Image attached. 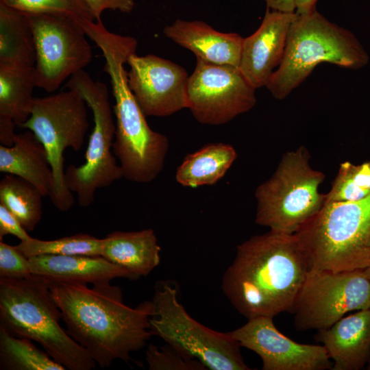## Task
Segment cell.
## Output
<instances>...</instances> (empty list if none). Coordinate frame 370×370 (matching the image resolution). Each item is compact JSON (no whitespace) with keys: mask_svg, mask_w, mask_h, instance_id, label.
Listing matches in <instances>:
<instances>
[{"mask_svg":"<svg viewBox=\"0 0 370 370\" xmlns=\"http://www.w3.org/2000/svg\"><path fill=\"white\" fill-rule=\"evenodd\" d=\"M66 332L101 368L117 359L128 363L152 336L151 301L135 308L123 302V292L110 282L94 284L48 280Z\"/></svg>","mask_w":370,"mask_h":370,"instance_id":"6da1fadb","label":"cell"},{"mask_svg":"<svg viewBox=\"0 0 370 370\" xmlns=\"http://www.w3.org/2000/svg\"><path fill=\"white\" fill-rule=\"evenodd\" d=\"M310 270L295 234L269 230L238 245L222 292L247 319L291 312Z\"/></svg>","mask_w":370,"mask_h":370,"instance_id":"7a4b0ae2","label":"cell"},{"mask_svg":"<svg viewBox=\"0 0 370 370\" xmlns=\"http://www.w3.org/2000/svg\"><path fill=\"white\" fill-rule=\"evenodd\" d=\"M90 38L101 51L103 71L110 79L116 119L112 152L123 177L132 182H151L164 168L169 142L165 135L149 127L128 84L124 64L136 53L137 40L111 32L104 26L95 29Z\"/></svg>","mask_w":370,"mask_h":370,"instance_id":"3957f363","label":"cell"},{"mask_svg":"<svg viewBox=\"0 0 370 370\" xmlns=\"http://www.w3.org/2000/svg\"><path fill=\"white\" fill-rule=\"evenodd\" d=\"M62 319L47 280L32 274L0 278V325L12 335L39 343L70 370H91L95 361L60 325Z\"/></svg>","mask_w":370,"mask_h":370,"instance_id":"277c9868","label":"cell"},{"mask_svg":"<svg viewBox=\"0 0 370 370\" xmlns=\"http://www.w3.org/2000/svg\"><path fill=\"white\" fill-rule=\"evenodd\" d=\"M296 14L282 62L266 86L279 100L287 97L319 64L357 70L369 60L368 53L351 31L332 23L317 9Z\"/></svg>","mask_w":370,"mask_h":370,"instance_id":"5b68a950","label":"cell"},{"mask_svg":"<svg viewBox=\"0 0 370 370\" xmlns=\"http://www.w3.org/2000/svg\"><path fill=\"white\" fill-rule=\"evenodd\" d=\"M295 234L310 269L367 268L370 266V194L354 201L325 203Z\"/></svg>","mask_w":370,"mask_h":370,"instance_id":"8992f818","label":"cell"},{"mask_svg":"<svg viewBox=\"0 0 370 370\" xmlns=\"http://www.w3.org/2000/svg\"><path fill=\"white\" fill-rule=\"evenodd\" d=\"M310 159L304 146L283 154L273 175L255 191L257 224L295 234L321 210L325 195L319 187L325 174L313 169Z\"/></svg>","mask_w":370,"mask_h":370,"instance_id":"52a82bcc","label":"cell"},{"mask_svg":"<svg viewBox=\"0 0 370 370\" xmlns=\"http://www.w3.org/2000/svg\"><path fill=\"white\" fill-rule=\"evenodd\" d=\"M87 103L76 91L67 89L35 97L32 113L21 127L32 131L45 147L53 175L49 196L58 210L65 212L75 204L65 181L64 151H75L84 145L89 127Z\"/></svg>","mask_w":370,"mask_h":370,"instance_id":"ba28073f","label":"cell"},{"mask_svg":"<svg viewBox=\"0 0 370 370\" xmlns=\"http://www.w3.org/2000/svg\"><path fill=\"white\" fill-rule=\"evenodd\" d=\"M65 87L78 92L90 108L94 127L89 138L85 162L70 164L65 170L67 187L77 195L78 205L89 206L97 190L112 185L123 177L121 167L112 152L116 123L106 85L95 81L84 70L72 75Z\"/></svg>","mask_w":370,"mask_h":370,"instance_id":"9c48e42d","label":"cell"},{"mask_svg":"<svg viewBox=\"0 0 370 370\" xmlns=\"http://www.w3.org/2000/svg\"><path fill=\"white\" fill-rule=\"evenodd\" d=\"M173 282L159 281L151 300L150 330L201 361L210 370H250L239 343L229 332L213 330L194 319L177 299Z\"/></svg>","mask_w":370,"mask_h":370,"instance_id":"30bf717a","label":"cell"},{"mask_svg":"<svg viewBox=\"0 0 370 370\" xmlns=\"http://www.w3.org/2000/svg\"><path fill=\"white\" fill-rule=\"evenodd\" d=\"M370 309V282L362 269H310L290 313L298 331L329 328L350 312Z\"/></svg>","mask_w":370,"mask_h":370,"instance_id":"8fae6325","label":"cell"},{"mask_svg":"<svg viewBox=\"0 0 370 370\" xmlns=\"http://www.w3.org/2000/svg\"><path fill=\"white\" fill-rule=\"evenodd\" d=\"M25 15L34 40L36 87L53 92L90 64L91 47L82 27L71 18L54 14Z\"/></svg>","mask_w":370,"mask_h":370,"instance_id":"7c38bea8","label":"cell"},{"mask_svg":"<svg viewBox=\"0 0 370 370\" xmlns=\"http://www.w3.org/2000/svg\"><path fill=\"white\" fill-rule=\"evenodd\" d=\"M256 90L238 67L196 58L188 78L187 108L201 124H225L254 107Z\"/></svg>","mask_w":370,"mask_h":370,"instance_id":"4fadbf2b","label":"cell"},{"mask_svg":"<svg viewBox=\"0 0 370 370\" xmlns=\"http://www.w3.org/2000/svg\"><path fill=\"white\" fill-rule=\"evenodd\" d=\"M127 64L130 88L146 116H167L187 108L189 76L184 67L153 54L134 53Z\"/></svg>","mask_w":370,"mask_h":370,"instance_id":"5bb4252c","label":"cell"},{"mask_svg":"<svg viewBox=\"0 0 370 370\" xmlns=\"http://www.w3.org/2000/svg\"><path fill=\"white\" fill-rule=\"evenodd\" d=\"M229 333L241 347L259 356L262 370L332 369V362L323 345L294 341L278 330L272 317L249 319Z\"/></svg>","mask_w":370,"mask_h":370,"instance_id":"9a60e30c","label":"cell"},{"mask_svg":"<svg viewBox=\"0 0 370 370\" xmlns=\"http://www.w3.org/2000/svg\"><path fill=\"white\" fill-rule=\"evenodd\" d=\"M296 14L267 8L259 27L244 38L238 69L256 89L266 87L282 63Z\"/></svg>","mask_w":370,"mask_h":370,"instance_id":"2e32d148","label":"cell"},{"mask_svg":"<svg viewBox=\"0 0 370 370\" xmlns=\"http://www.w3.org/2000/svg\"><path fill=\"white\" fill-rule=\"evenodd\" d=\"M315 339L325 347L332 370L366 367L370 358V309L356 311L318 330Z\"/></svg>","mask_w":370,"mask_h":370,"instance_id":"e0dca14e","label":"cell"},{"mask_svg":"<svg viewBox=\"0 0 370 370\" xmlns=\"http://www.w3.org/2000/svg\"><path fill=\"white\" fill-rule=\"evenodd\" d=\"M164 35L207 62L239 66L244 38L236 33L217 31L201 21L177 19L164 29Z\"/></svg>","mask_w":370,"mask_h":370,"instance_id":"ac0fdd59","label":"cell"},{"mask_svg":"<svg viewBox=\"0 0 370 370\" xmlns=\"http://www.w3.org/2000/svg\"><path fill=\"white\" fill-rule=\"evenodd\" d=\"M32 274L46 280L94 284L114 278L137 280L140 278L101 256L40 255L29 258Z\"/></svg>","mask_w":370,"mask_h":370,"instance_id":"d6986e66","label":"cell"},{"mask_svg":"<svg viewBox=\"0 0 370 370\" xmlns=\"http://www.w3.org/2000/svg\"><path fill=\"white\" fill-rule=\"evenodd\" d=\"M36 87L34 66H0V143L12 146L15 126L21 127L30 116Z\"/></svg>","mask_w":370,"mask_h":370,"instance_id":"ffe728a7","label":"cell"},{"mask_svg":"<svg viewBox=\"0 0 370 370\" xmlns=\"http://www.w3.org/2000/svg\"><path fill=\"white\" fill-rule=\"evenodd\" d=\"M0 171L27 180L44 197L52 190L53 175L47 152L30 130L16 134L12 146L0 145Z\"/></svg>","mask_w":370,"mask_h":370,"instance_id":"44dd1931","label":"cell"},{"mask_svg":"<svg viewBox=\"0 0 370 370\" xmlns=\"http://www.w3.org/2000/svg\"><path fill=\"white\" fill-rule=\"evenodd\" d=\"M101 256L139 278L148 275L160 261V247L152 229L116 231L101 238Z\"/></svg>","mask_w":370,"mask_h":370,"instance_id":"7402d4cb","label":"cell"},{"mask_svg":"<svg viewBox=\"0 0 370 370\" xmlns=\"http://www.w3.org/2000/svg\"><path fill=\"white\" fill-rule=\"evenodd\" d=\"M237 158L233 146L223 143L206 145L185 157L175 180L183 186L213 185L225 175Z\"/></svg>","mask_w":370,"mask_h":370,"instance_id":"603a6c76","label":"cell"},{"mask_svg":"<svg viewBox=\"0 0 370 370\" xmlns=\"http://www.w3.org/2000/svg\"><path fill=\"white\" fill-rule=\"evenodd\" d=\"M36 49L25 13L0 2V66L32 67Z\"/></svg>","mask_w":370,"mask_h":370,"instance_id":"cb8c5ba5","label":"cell"},{"mask_svg":"<svg viewBox=\"0 0 370 370\" xmlns=\"http://www.w3.org/2000/svg\"><path fill=\"white\" fill-rule=\"evenodd\" d=\"M41 192L18 176L6 174L0 181V203L3 204L27 231H33L42 219Z\"/></svg>","mask_w":370,"mask_h":370,"instance_id":"d4e9b609","label":"cell"},{"mask_svg":"<svg viewBox=\"0 0 370 370\" xmlns=\"http://www.w3.org/2000/svg\"><path fill=\"white\" fill-rule=\"evenodd\" d=\"M25 338L14 336L0 325V369L64 370L45 351Z\"/></svg>","mask_w":370,"mask_h":370,"instance_id":"484cf974","label":"cell"},{"mask_svg":"<svg viewBox=\"0 0 370 370\" xmlns=\"http://www.w3.org/2000/svg\"><path fill=\"white\" fill-rule=\"evenodd\" d=\"M102 239L79 233L56 240L31 238L16 245L28 258L40 255L101 256Z\"/></svg>","mask_w":370,"mask_h":370,"instance_id":"4316f807","label":"cell"},{"mask_svg":"<svg viewBox=\"0 0 370 370\" xmlns=\"http://www.w3.org/2000/svg\"><path fill=\"white\" fill-rule=\"evenodd\" d=\"M370 194V161L341 163L325 203L354 201ZM324 203V204H325Z\"/></svg>","mask_w":370,"mask_h":370,"instance_id":"83f0119b","label":"cell"},{"mask_svg":"<svg viewBox=\"0 0 370 370\" xmlns=\"http://www.w3.org/2000/svg\"><path fill=\"white\" fill-rule=\"evenodd\" d=\"M25 14H54L66 16L77 22L95 21L84 0H0Z\"/></svg>","mask_w":370,"mask_h":370,"instance_id":"f1b7e54d","label":"cell"},{"mask_svg":"<svg viewBox=\"0 0 370 370\" xmlns=\"http://www.w3.org/2000/svg\"><path fill=\"white\" fill-rule=\"evenodd\" d=\"M145 354L150 370L207 369L198 359L167 343L159 347L149 344Z\"/></svg>","mask_w":370,"mask_h":370,"instance_id":"f546056e","label":"cell"},{"mask_svg":"<svg viewBox=\"0 0 370 370\" xmlns=\"http://www.w3.org/2000/svg\"><path fill=\"white\" fill-rule=\"evenodd\" d=\"M32 274L29 258L16 245L0 241V278H24Z\"/></svg>","mask_w":370,"mask_h":370,"instance_id":"4dcf8cb0","label":"cell"},{"mask_svg":"<svg viewBox=\"0 0 370 370\" xmlns=\"http://www.w3.org/2000/svg\"><path fill=\"white\" fill-rule=\"evenodd\" d=\"M8 234L17 237L21 241L32 238L17 218L0 203V241Z\"/></svg>","mask_w":370,"mask_h":370,"instance_id":"1f68e13d","label":"cell"},{"mask_svg":"<svg viewBox=\"0 0 370 370\" xmlns=\"http://www.w3.org/2000/svg\"><path fill=\"white\" fill-rule=\"evenodd\" d=\"M90 9L95 21H101V14L106 10L130 13L134 8V0H84Z\"/></svg>","mask_w":370,"mask_h":370,"instance_id":"d6a6232c","label":"cell"},{"mask_svg":"<svg viewBox=\"0 0 370 370\" xmlns=\"http://www.w3.org/2000/svg\"><path fill=\"white\" fill-rule=\"evenodd\" d=\"M267 8L280 12H295V0H263Z\"/></svg>","mask_w":370,"mask_h":370,"instance_id":"836d02e7","label":"cell"},{"mask_svg":"<svg viewBox=\"0 0 370 370\" xmlns=\"http://www.w3.org/2000/svg\"><path fill=\"white\" fill-rule=\"evenodd\" d=\"M318 0H295V12L306 14L316 10Z\"/></svg>","mask_w":370,"mask_h":370,"instance_id":"e575fe53","label":"cell"},{"mask_svg":"<svg viewBox=\"0 0 370 370\" xmlns=\"http://www.w3.org/2000/svg\"><path fill=\"white\" fill-rule=\"evenodd\" d=\"M362 272H363L364 275L366 276V278L370 282V266H369L367 268L362 269Z\"/></svg>","mask_w":370,"mask_h":370,"instance_id":"d590c367","label":"cell"},{"mask_svg":"<svg viewBox=\"0 0 370 370\" xmlns=\"http://www.w3.org/2000/svg\"><path fill=\"white\" fill-rule=\"evenodd\" d=\"M366 369L367 370H370V358H369V362H368V363L367 365Z\"/></svg>","mask_w":370,"mask_h":370,"instance_id":"8d00e7d4","label":"cell"}]
</instances>
